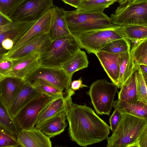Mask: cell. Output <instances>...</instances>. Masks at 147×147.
I'll return each instance as SVG.
<instances>
[{
	"label": "cell",
	"mask_w": 147,
	"mask_h": 147,
	"mask_svg": "<svg viewBox=\"0 0 147 147\" xmlns=\"http://www.w3.org/2000/svg\"><path fill=\"white\" fill-rule=\"evenodd\" d=\"M65 110L69 136L79 145L87 147L108 137L110 127L91 108L74 103L71 98Z\"/></svg>",
	"instance_id": "1"
},
{
	"label": "cell",
	"mask_w": 147,
	"mask_h": 147,
	"mask_svg": "<svg viewBox=\"0 0 147 147\" xmlns=\"http://www.w3.org/2000/svg\"><path fill=\"white\" fill-rule=\"evenodd\" d=\"M66 19L71 34L76 38L86 32L111 28L115 26L103 12L66 11Z\"/></svg>",
	"instance_id": "2"
},
{
	"label": "cell",
	"mask_w": 147,
	"mask_h": 147,
	"mask_svg": "<svg viewBox=\"0 0 147 147\" xmlns=\"http://www.w3.org/2000/svg\"><path fill=\"white\" fill-rule=\"evenodd\" d=\"M81 48L77 38L71 34L52 41L40 56L41 66L61 68L63 64Z\"/></svg>",
	"instance_id": "3"
},
{
	"label": "cell",
	"mask_w": 147,
	"mask_h": 147,
	"mask_svg": "<svg viewBox=\"0 0 147 147\" xmlns=\"http://www.w3.org/2000/svg\"><path fill=\"white\" fill-rule=\"evenodd\" d=\"M112 135L107 138V147H127L133 142L147 123L128 114H122Z\"/></svg>",
	"instance_id": "4"
},
{
	"label": "cell",
	"mask_w": 147,
	"mask_h": 147,
	"mask_svg": "<svg viewBox=\"0 0 147 147\" xmlns=\"http://www.w3.org/2000/svg\"><path fill=\"white\" fill-rule=\"evenodd\" d=\"M117 87L106 79H99L91 85L87 92L96 112L100 115H110Z\"/></svg>",
	"instance_id": "5"
},
{
	"label": "cell",
	"mask_w": 147,
	"mask_h": 147,
	"mask_svg": "<svg viewBox=\"0 0 147 147\" xmlns=\"http://www.w3.org/2000/svg\"><path fill=\"white\" fill-rule=\"evenodd\" d=\"M53 6V0H22L9 16L13 21L36 22Z\"/></svg>",
	"instance_id": "6"
},
{
	"label": "cell",
	"mask_w": 147,
	"mask_h": 147,
	"mask_svg": "<svg viewBox=\"0 0 147 147\" xmlns=\"http://www.w3.org/2000/svg\"><path fill=\"white\" fill-rule=\"evenodd\" d=\"M117 26L86 32L77 38L81 48L85 49L89 54H95L109 42L123 38L115 31Z\"/></svg>",
	"instance_id": "7"
},
{
	"label": "cell",
	"mask_w": 147,
	"mask_h": 147,
	"mask_svg": "<svg viewBox=\"0 0 147 147\" xmlns=\"http://www.w3.org/2000/svg\"><path fill=\"white\" fill-rule=\"evenodd\" d=\"M114 25H141L147 27V4H133L126 7L110 17Z\"/></svg>",
	"instance_id": "8"
},
{
	"label": "cell",
	"mask_w": 147,
	"mask_h": 147,
	"mask_svg": "<svg viewBox=\"0 0 147 147\" xmlns=\"http://www.w3.org/2000/svg\"><path fill=\"white\" fill-rule=\"evenodd\" d=\"M51 97L40 93L19 111L15 119L21 129H27L35 127L40 112Z\"/></svg>",
	"instance_id": "9"
},
{
	"label": "cell",
	"mask_w": 147,
	"mask_h": 147,
	"mask_svg": "<svg viewBox=\"0 0 147 147\" xmlns=\"http://www.w3.org/2000/svg\"><path fill=\"white\" fill-rule=\"evenodd\" d=\"M39 52H34L13 59L12 66L5 74L0 75V79L7 77L18 78L25 81L41 66L40 56Z\"/></svg>",
	"instance_id": "10"
},
{
	"label": "cell",
	"mask_w": 147,
	"mask_h": 147,
	"mask_svg": "<svg viewBox=\"0 0 147 147\" xmlns=\"http://www.w3.org/2000/svg\"><path fill=\"white\" fill-rule=\"evenodd\" d=\"M72 78L62 68L40 66L29 77L26 81L31 82L38 79L44 80L63 91L69 88Z\"/></svg>",
	"instance_id": "11"
},
{
	"label": "cell",
	"mask_w": 147,
	"mask_h": 147,
	"mask_svg": "<svg viewBox=\"0 0 147 147\" xmlns=\"http://www.w3.org/2000/svg\"><path fill=\"white\" fill-rule=\"evenodd\" d=\"M70 88L65 91L51 96L40 112L35 125L37 127L46 120L64 111L68 102L75 94Z\"/></svg>",
	"instance_id": "12"
},
{
	"label": "cell",
	"mask_w": 147,
	"mask_h": 147,
	"mask_svg": "<svg viewBox=\"0 0 147 147\" xmlns=\"http://www.w3.org/2000/svg\"><path fill=\"white\" fill-rule=\"evenodd\" d=\"M52 42L47 34H43L28 41L14 52L0 55L13 60L34 52H39L42 54L49 47Z\"/></svg>",
	"instance_id": "13"
},
{
	"label": "cell",
	"mask_w": 147,
	"mask_h": 147,
	"mask_svg": "<svg viewBox=\"0 0 147 147\" xmlns=\"http://www.w3.org/2000/svg\"><path fill=\"white\" fill-rule=\"evenodd\" d=\"M25 82L23 80L13 77L0 79V104L7 111Z\"/></svg>",
	"instance_id": "14"
},
{
	"label": "cell",
	"mask_w": 147,
	"mask_h": 147,
	"mask_svg": "<svg viewBox=\"0 0 147 147\" xmlns=\"http://www.w3.org/2000/svg\"><path fill=\"white\" fill-rule=\"evenodd\" d=\"M52 13V7L34 23L26 33L14 45L10 50L4 54H10L34 38L43 34H48L50 27Z\"/></svg>",
	"instance_id": "15"
},
{
	"label": "cell",
	"mask_w": 147,
	"mask_h": 147,
	"mask_svg": "<svg viewBox=\"0 0 147 147\" xmlns=\"http://www.w3.org/2000/svg\"><path fill=\"white\" fill-rule=\"evenodd\" d=\"M20 146L22 147H51L50 138L38 128L21 129L16 136Z\"/></svg>",
	"instance_id": "16"
},
{
	"label": "cell",
	"mask_w": 147,
	"mask_h": 147,
	"mask_svg": "<svg viewBox=\"0 0 147 147\" xmlns=\"http://www.w3.org/2000/svg\"><path fill=\"white\" fill-rule=\"evenodd\" d=\"M124 53L114 54L100 51L95 54L109 77L117 86L121 58Z\"/></svg>",
	"instance_id": "17"
},
{
	"label": "cell",
	"mask_w": 147,
	"mask_h": 147,
	"mask_svg": "<svg viewBox=\"0 0 147 147\" xmlns=\"http://www.w3.org/2000/svg\"><path fill=\"white\" fill-rule=\"evenodd\" d=\"M51 21L48 35L52 41L71 34L66 19V11L63 8L54 6Z\"/></svg>",
	"instance_id": "18"
},
{
	"label": "cell",
	"mask_w": 147,
	"mask_h": 147,
	"mask_svg": "<svg viewBox=\"0 0 147 147\" xmlns=\"http://www.w3.org/2000/svg\"><path fill=\"white\" fill-rule=\"evenodd\" d=\"M32 85L31 82L26 81L7 111L13 118L19 111L32 100L40 94Z\"/></svg>",
	"instance_id": "19"
},
{
	"label": "cell",
	"mask_w": 147,
	"mask_h": 147,
	"mask_svg": "<svg viewBox=\"0 0 147 147\" xmlns=\"http://www.w3.org/2000/svg\"><path fill=\"white\" fill-rule=\"evenodd\" d=\"M65 109L48 119L36 128L50 138L60 134L67 125Z\"/></svg>",
	"instance_id": "20"
},
{
	"label": "cell",
	"mask_w": 147,
	"mask_h": 147,
	"mask_svg": "<svg viewBox=\"0 0 147 147\" xmlns=\"http://www.w3.org/2000/svg\"><path fill=\"white\" fill-rule=\"evenodd\" d=\"M36 22L13 21L0 26V43L5 39L9 38L12 40L15 45Z\"/></svg>",
	"instance_id": "21"
},
{
	"label": "cell",
	"mask_w": 147,
	"mask_h": 147,
	"mask_svg": "<svg viewBox=\"0 0 147 147\" xmlns=\"http://www.w3.org/2000/svg\"><path fill=\"white\" fill-rule=\"evenodd\" d=\"M113 107L119 110L122 114H129L147 122V103L138 101L130 103L117 99L114 100Z\"/></svg>",
	"instance_id": "22"
},
{
	"label": "cell",
	"mask_w": 147,
	"mask_h": 147,
	"mask_svg": "<svg viewBox=\"0 0 147 147\" xmlns=\"http://www.w3.org/2000/svg\"><path fill=\"white\" fill-rule=\"evenodd\" d=\"M89 61L86 53L81 49L69 58L62 67L68 76L72 78L74 73L88 67Z\"/></svg>",
	"instance_id": "23"
},
{
	"label": "cell",
	"mask_w": 147,
	"mask_h": 147,
	"mask_svg": "<svg viewBox=\"0 0 147 147\" xmlns=\"http://www.w3.org/2000/svg\"><path fill=\"white\" fill-rule=\"evenodd\" d=\"M137 69L121 87L120 90L118 93V100L130 103H135L138 101L136 79Z\"/></svg>",
	"instance_id": "24"
},
{
	"label": "cell",
	"mask_w": 147,
	"mask_h": 147,
	"mask_svg": "<svg viewBox=\"0 0 147 147\" xmlns=\"http://www.w3.org/2000/svg\"><path fill=\"white\" fill-rule=\"evenodd\" d=\"M116 32L122 38L133 42L147 39V27L141 25L117 26Z\"/></svg>",
	"instance_id": "25"
},
{
	"label": "cell",
	"mask_w": 147,
	"mask_h": 147,
	"mask_svg": "<svg viewBox=\"0 0 147 147\" xmlns=\"http://www.w3.org/2000/svg\"><path fill=\"white\" fill-rule=\"evenodd\" d=\"M138 68L134 61L131 50L125 53L122 56L120 66L119 73L117 85L118 88Z\"/></svg>",
	"instance_id": "26"
},
{
	"label": "cell",
	"mask_w": 147,
	"mask_h": 147,
	"mask_svg": "<svg viewBox=\"0 0 147 147\" xmlns=\"http://www.w3.org/2000/svg\"><path fill=\"white\" fill-rule=\"evenodd\" d=\"M115 2L112 0H81L76 10L84 12H103Z\"/></svg>",
	"instance_id": "27"
},
{
	"label": "cell",
	"mask_w": 147,
	"mask_h": 147,
	"mask_svg": "<svg viewBox=\"0 0 147 147\" xmlns=\"http://www.w3.org/2000/svg\"><path fill=\"white\" fill-rule=\"evenodd\" d=\"M134 43L131 52L134 63L137 66L147 65V41L146 39L137 41Z\"/></svg>",
	"instance_id": "28"
},
{
	"label": "cell",
	"mask_w": 147,
	"mask_h": 147,
	"mask_svg": "<svg viewBox=\"0 0 147 147\" xmlns=\"http://www.w3.org/2000/svg\"><path fill=\"white\" fill-rule=\"evenodd\" d=\"M0 128L16 136L21 129L15 119L13 118L0 104Z\"/></svg>",
	"instance_id": "29"
},
{
	"label": "cell",
	"mask_w": 147,
	"mask_h": 147,
	"mask_svg": "<svg viewBox=\"0 0 147 147\" xmlns=\"http://www.w3.org/2000/svg\"><path fill=\"white\" fill-rule=\"evenodd\" d=\"M131 50V43L126 39L122 38L107 44L99 51L114 54L125 53Z\"/></svg>",
	"instance_id": "30"
},
{
	"label": "cell",
	"mask_w": 147,
	"mask_h": 147,
	"mask_svg": "<svg viewBox=\"0 0 147 147\" xmlns=\"http://www.w3.org/2000/svg\"><path fill=\"white\" fill-rule=\"evenodd\" d=\"M31 83L32 86L40 93L49 97L63 92L54 85L41 79H36Z\"/></svg>",
	"instance_id": "31"
},
{
	"label": "cell",
	"mask_w": 147,
	"mask_h": 147,
	"mask_svg": "<svg viewBox=\"0 0 147 147\" xmlns=\"http://www.w3.org/2000/svg\"><path fill=\"white\" fill-rule=\"evenodd\" d=\"M138 101L147 103V86L142 71L138 66L136 72Z\"/></svg>",
	"instance_id": "32"
},
{
	"label": "cell",
	"mask_w": 147,
	"mask_h": 147,
	"mask_svg": "<svg viewBox=\"0 0 147 147\" xmlns=\"http://www.w3.org/2000/svg\"><path fill=\"white\" fill-rule=\"evenodd\" d=\"M20 145L17 137L0 128V147H18Z\"/></svg>",
	"instance_id": "33"
},
{
	"label": "cell",
	"mask_w": 147,
	"mask_h": 147,
	"mask_svg": "<svg viewBox=\"0 0 147 147\" xmlns=\"http://www.w3.org/2000/svg\"><path fill=\"white\" fill-rule=\"evenodd\" d=\"M22 0H0V12L9 16Z\"/></svg>",
	"instance_id": "34"
},
{
	"label": "cell",
	"mask_w": 147,
	"mask_h": 147,
	"mask_svg": "<svg viewBox=\"0 0 147 147\" xmlns=\"http://www.w3.org/2000/svg\"><path fill=\"white\" fill-rule=\"evenodd\" d=\"M127 147H147V123L135 140Z\"/></svg>",
	"instance_id": "35"
},
{
	"label": "cell",
	"mask_w": 147,
	"mask_h": 147,
	"mask_svg": "<svg viewBox=\"0 0 147 147\" xmlns=\"http://www.w3.org/2000/svg\"><path fill=\"white\" fill-rule=\"evenodd\" d=\"M0 75H2L10 69L13 61L12 60L2 55H0Z\"/></svg>",
	"instance_id": "36"
},
{
	"label": "cell",
	"mask_w": 147,
	"mask_h": 147,
	"mask_svg": "<svg viewBox=\"0 0 147 147\" xmlns=\"http://www.w3.org/2000/svg\"><path fill=\"white\" fill-rule=\"evenodd\" d=\"M122 114L117 109H115L109 119L111 129L113 132L117 128L122 117Z\"/></svg>",
	"instance_id": "37"
},
{
	"label": "cell",
	"mask_w": 147,
	"mask_h": 147,
	"mask_svg": "<svg viewBox=\"0 0 147 147\" xmlns=\"http://www.w3.org/2000/svg\"><path fill=\"white\" fill-rule=\"evenodd\" d=\"M70 88L74 91L78 90L80 88L87 87L88 86L82 84V78H80L77 80L73 81L71 84Z\"/></svg>",
	"instance_id": "38"
},
{
	"label": "cell",
	"mask_w": 147,
	"mask_h": 147,
	"mask_svg": "<svg viewBox=\"0 0 147 147\" xmlns=\"http://www.w3.org/2000/svg\"><path fill=\"white\" fill-rule=\"evenodd\" d=\"M132 0H117L118 2L119 6H118L115 12L114 13H117L129 6Z\"/></svg>",
	"instance_id": "39"
},
{
	"label": "cell",
	"mask_w": 147,
	"mask_h": 147,
	"mask_svg": "<svg viewBox=\"0 0 147 147\" xmlns=\"http://www.w3.org/2000/svg\"><path fill=\"white\" fill-rule=\"evenodd\" d=\"M13 21L9 16L0 12V26L9 24Z\"/></svg>",
	"instance_id": "40"
},
{
	"label": "cell",
	"mask_w": 147,
	"mask_h": 147,
	"mask_svg": "<svg viewBox=\"0 0 147 147\" xmlns=\"http://www.w3.org/2000/svg\"><path fill=\"white\" fill-rule=\"evenodd\" d=\"M81 0H62L64 3L77 8Z\"/></svg>",
	"instance_id": "41"
},
{
	"label": "cell",
	"mask_w": 147,
	"mask_h": 147,
	"mask_svg": "<svg viewBox=\"0 0 147 147\" xmlns=\"http://www.w3.org/2000/svg\"><path fill=\"white\" fill-rule=\"evenodd\" d=\"M147 4V0H132L129 5L133 4Z\"/></svg>",
	"instance_id": "42"
},
{
	"label": "cell",
	"mask_w": 147,
	"mask_h": 147,
	"mask_svg": "<svg viewBox=\"0 0 147 147\" xmlns=\"http://www.w3.org/2000/svg\"><path fill=\"white\" fill-rule=\"evenodd\" d=\"M138 66L142 71L147 74V65H140Z\"/></svg>",
	"instance_id": "43"
},
{
	"label": "cell",
	"mask_w": 147,
	"mask_h": 147,
	"mask_svg": "<svg viewBox=\"0 0 147 147\" xmlns=\"http://www.w3.org/2000/svg\"><path fill=\"white\" fill-rule=\"evenodd\" d=\"M141 70L147 86V74L142 71Z\"/></svg>",
	"instance_id": "44"
},
{
	"label": "cell",
	"mask_w": 147,
	"mask_h": 147,
	"mask_svg": "<svg viewBox=\"0 0 147 147\" xmlns=\"http://www.w3.org/2000/svg\"><path fill=\"white\" fill-rule=\"evenodd\" d=\"M115 1V2H117V0H112Z\"/></svg>",
	"instance_id": "45"
},
{
	"label": "cell",
	"mask_w": 147,
	"mask_h": 147,
	"mask_svg": "<svg viewBox=\"0 0 147 147\" xmlns=\"http://www.w3.org/2000/svg\"><path fill=\"white\" fill-rule=\"evenodd\" d=\"M146 39V40H147V39Z\"/></svg>",
	"instance_id": "46"
}]
</instances>
